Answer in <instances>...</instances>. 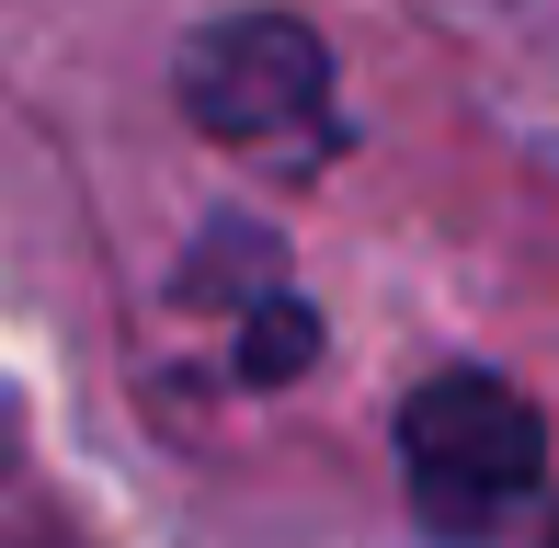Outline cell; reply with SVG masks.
Returning <instances> with one entry per match:
<instances>
[{
  "label": "cell",
  "mask_w": 559,
  "mask_h": 548,
  "mask_svg": "<svg viewBox=\"0 0 559 548\" xmlns=\"http://www.w3.org/2000/svg\"><path fill=\"white\" fill-rule=\"evenodd\" d=\"M400 468H412V514L435 526L445 548H479L502 537L525 503H537V468H548V422L525 389L479 378H423L412 412H400Z\"/></svg>",
  "instance_id": "obj_1"
},
{
  "label": "cell",
  "mask_w": 559,
  "mask_h": 548,
  "mask_svg": "<svg viewBox=\"0 0 559 548\" xmlns=\"http://www.w3.org/2000/svg\"><path fill=\"white\" fill-rule=\"evenodd\" d=\"M183 92L217 138H274L320 104V46L297 23H217L206 46L183 58Z\"/></svg>",
  "instance_id": "obj_2"
},
{
  "label": "cell",
  "mask_w": 559,
  "mask_h": 548,
  "mask_svg": "<svg viewBox=\"0 0 559 548\" xmlns=\"http://www.w3.org/2000/svg\"><path fill=\"white\" fill-rule=\"evenodd\" d=\"M548 548H559V537H548Z\"/></svg>",
  "instance_id": "obj_3"
}]
</instances>
